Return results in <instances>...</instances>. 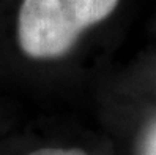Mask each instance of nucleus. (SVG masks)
<instances>
[{
	"label": "nucleus",
	"instance_id": "3",
	"mask_svg": "<svg viewBox=\"0 0 156 155\" xmlns=\"http://www.w3.org/2000/svg\"><path fill=\"white\" fill-rule=\"evenodd\" d=\"M29 155H87L82 149H65V147H43L30 152Z\"/></svg>",
	"mask_w": 156,
	"mask_h": 155
},
{
	"label": "nucleus",
	"instance_id": "2",
	"mask_svg": "<svg viewBox=\"0 0 156 155\" xmlns=\"http://www.w3.org/2000/svg\"><path fill=\"white\" fill-rule=\"evenodd\" d=\"M142 155H156V120L148 127L144 136Z\"/></svg>",
	"mask_w": 156,
	"mask_h": 155
},
{
	"label": "nucleus",
	"instance_id": "1",
	"mask_svg": "<svg viewBox=\"0 0 156 155\" xmlns=\"http://www.w3.org/2000/svg\"><path fill=\"white\" fill-rule=\"evenodd\" d=\"M120 0H22L17 43L33 60L63 57L87 29L111 14Z\"/></svg>",
	"mask_w": 156,
	"mask_h": 155
}]
</instances>
